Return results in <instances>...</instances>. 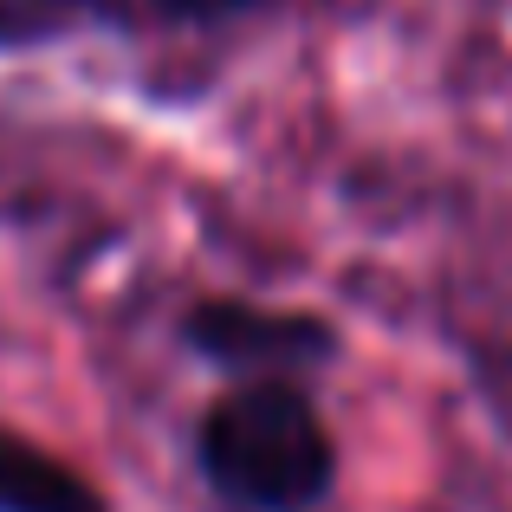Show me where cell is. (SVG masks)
Returning <instances> with one entry per match:
<instances>
[{"label":"cell","instance_id":"cell-1","mask_svg":"<svg viewBox=\"0 0 512 512\" xmlns=\"http://www.w3.org/2000/svg\"><path fill=\"white\" fill-rule=\"evenodd\" d=\"M201 467L234 506L299 512L331 487V435L292 383H247L214 402L201 428Z\"/></svg>","mask_w":512,"mask_h":512},{"label":"cell","instance_id":"cell-2","mask_svg":"<svg viewBox=\"0 0 512 512\" xmlns=\"http://www.w3.org/2000/svg\"><path fill=\"white\" fill-rule=\"evenodd\" d=\"M188 338L240 370H286V363H312L331 350V331L318 318L266 312V305H201L188 318Z\"/></svg>","mask_w":512,"mask_h":512},{"label":"cell","instance_id":"cell-3","mask_svg":"<svg viewBox=\"0 0 512 512\" xmlns=\"http://www.w3.org/2000/svg\"><path fill=\"white\" fill-rule=\"evenodd\" d=\"M0 512H111V506L59 454H46L26 435L0 428Z\"/></svg>","mask_w":512,"mask_h":512},{"label":"cell","instance_id":"cell-4","mask_svg":"<svg viewBox=\"0 0 512 512\" xmlns=\"http://www.w3.org/2000/svg\"><path fill=\"white\" fill-rule=\"evenodd\" d=\"M169 13H195V20H208V13H234V7H247V0H163Z\"/></svg>","mask_w":512,"mask_h":512},{"label":"cell","instance_id":"cell-5","mask_svg":"<svg viewBox=\"0 0 512 512\" xmlns=\"http://www.w3.org/2000/svg\"><path fill=\"white\" fill-rule=\"evenodd\" d=\"M13 33V20H7V0H0V39H7Z\"/></svg>","mask_w":512,"mask_h":512}]
</instances>
